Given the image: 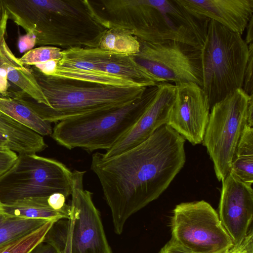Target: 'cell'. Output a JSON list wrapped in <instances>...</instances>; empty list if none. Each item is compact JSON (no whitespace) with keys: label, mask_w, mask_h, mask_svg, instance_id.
<instances>
[{"label":"cell","mask_w":253,"mask_h":253,"mask_svg":"<svg viewBox=\"0 0 253 253\" xmlns=\"http://www.w3.org/2000/svg\"><path fill=\"white\" fill-rule=\"evenodd\" d=\"M185 141L165 124L120 155H92L91 169L100 182L116 234L121 235L127 219L157 199L183 168Z\"/></svg>","instance_id":"6da1fadb"},{"label":"cell","mask_w":253,"mask_h":253,"mask_svg":"<svg viewBox=\"0 0 253 253\" xmlns=\"http://www.w3.org/2000/svg\"><path fill=\"white\" fill-rule=\"evenodd\" d=\"M31 66L48 103V107L37 103L35 109L43 120L50 123L126 105L140 99L148 87L80 86L45 75L36 67Z\"/></svg>","instance_id":"7a4b0ae2"},{"label":"cell","mask_w":253,"mask_h":253,"mask_svg":"<svg viewBox=\"0 0 253 253\" xmlns=\"http://www.w3.org/2000/svg\"><path fill=\"white\" fill-rule=\"evenodd\" d=\"M153 93V87H149L140 99L126 105L63 120L55 126L51 136L70 150L107 151L135 124L149 105Z\"/></svg>","instance_id":"3957f363"},{"label":"cell","mask_w":253,"mask_h":253,"mask_svg":"<svg viewBox=\"0 0 253 253\" xmlns=\"http://www.w3.org/2000/svg\"><path fill=\"white\" fill-rule=\"evenodd\" d=\"M200 50L202 88L211 109L229 94L242 88L249 46L241 35L210 20Z\"/></svg>","instance_id":"277c9868"},{"label":"cell","mask_w":253,"mask_h":253,"mask_svg":"<svg viewBox=\"0 0 253 253\" xmlns=\"http://www.w3.org/2000/svg\"><path fill=\"white\" fill-rule=\"evenodd\" d=\"M129 1L135 11V28L132 31L139 40L176 41L201 49L209 19L191 13L177 0Z\"/></svg>","instance_id":"5b68a950"},{"label":"cell","mask_w":253,"mask_h":253,"mask_svg":"<svg viewBox=\"0 0 253 253\" xmlns=\"http://www.w3.org/2000/svg\"><path fill=\"white\" fill-rule=\"evenodd\" d=\"M73 173L64 164L36 154H21L0 177V201L6 204L29 197L71 195Z\"/></svg>","instance_id":"8992f818"},{"label":"cell","mask_w":253,"mask_h":253,"mask_svg":"<svg viewBox=\"0 0 253 253\" xmlns=\"http://www.w3.org/2000/svg\"><path fill=\"white\" fill-rule=\"evenodd\" d=\"M250 99V95L239 88L210 110L203 142L219 181L230 171L233 155L247 123Z\"/></svg>","instance_id":"52a82bcc"},{"label":"cell","mask_w":253,"mask_h":253,"mask_svg":"<svg viewBox=\"0 0 253 253\" xmlns=\"http://www.w3.org/2000/svg\"><path fill=\"white\" fill-rule=\"evenodd\" d=\"M170 228L171 239L194 253H225L234 247L218 213L204 200L177 205Z\"/></svg>","instance_id":"ba28073f"},{"label":"cell","mask_w":253,"mask_h":253,"mask_svg":"<svg viewBox=\"0 0 253 253\" xmlns=\"http://www.w3.org/2000/svg\"><path fill=\"white\" fill-rule=\"evenodd\" d=\"M135 60L164 82H192L202 87V67L200 49L176 42H147L139 40Z\"/></svg>","instance_id":"9c48e42d"},{"label":"cell","mask_w":253,"mask_h":253,"mask_svg":"<svg viewBox=\"0 0 253 253\" xmlns=\"http://www.w3.org/2000/svg\"><path fill=\"white\" fill-rule=\"evenodd\" d=\"M70 208L71 253H112L93 193L84 189L85 171L74 170Z\"/></svg>","instance_id":"30bf717a"},{"label":"cell","mask_w":253,"mask_h":253,"mask_svg":"<svg viewBox=\"0 0 253 253\" xmlns=\"http://www.w3.org/2000/svg\"><path fill=\"white\" fill-rule=\"evenodd\" d=\"M175 85L174 100L167 125L193 145L203 142L210 106L202 88L192 83Z\"/></svg>","instance_id":"8fae6325"},{"label":"cell","mask_w":253,"mask_h":253,"mask_svg":"<svg viewBox=\"0 0 253 253\" xmlns=\"http://www.w3.org/2000/svg\"><path fill=\"white\" fill-rule=\"evenodd\" d=\"M9 19L35 38L36 45L55 44L54 20L58 15L69 16L72 7L58 0H4Z\"/></svg>","instance_id":"7c38bea8"},{"label":"cell","mask_w":253,"mask_h":253,"mask_svg":"<svg viewBox=\"0 0 253 253\" xmlns=\"http://www.w3.org/2000/svg\"><path fill=\"white\" fill-rule=\"evenodd\" d=\"M222 182L218 216L236 247L247 235L253 221V191L252 185L231 171Z\"/></svg>","instance_id":"4fadbf2b"},{"label":"cell","mask_w":253,"mask_h":253,"mask_svg":"<svg viewBox=\"0 0 253 253\" xmlns=\"http://www.w3.org/2000/svg\"><path fill=\"white\" fill-rule=\"evenodd\" d=\"M153 88L151 100L144 113L127 132L103 153L104 157H113L133 148L167 124L174 100L175 85L163 82L153 86Z\"/></svg>","instance_id":"5bb4252c"},{"label":"cell","mask_w":253,"mask_h":253,"mask_svg":"<svg viewBox=\"0 0 253 253\" xmlns=\"http://www.w3.org/2000/svg\"><path fill=\"white\" fill-rule=\"evenodd\" d=\"M64 51L92 63L97 70L123 77L148 87L164 82L138 64L133 55L97 47H72Z\"/></svg>","instance_id":"9a60e30c"},{"label":"cell","mask_w":253,"mask_h":253,"mask_svg":"<svg viewBox=\"0 0 253 253\" xmlns=\"http://www.w3.org/2000/svg\"><path fill=\"white\" fill-rule=\"evenodd\" d=\"M191 13L242 35L253 17V0H177Z\"/></svg>","instance_id":"2e32d148"},{"label":"cell","mask_w":253,"mask_h":253,"mask_svg":"<svg viewBox=\"0 0 253 253\" xmlns=\"http://www.w3.org/2000/svg\"><path fill=\"white\" fill-rule=\"evenodd\" d=\"M0 142L19 154H36L47 147L42 136L0 112Z\"/></svg>","instance_id":"e0dca14e"},{"label":"cell","mask_w":253,"mask_h":253,"mask_svg":"<svg viewBox=\"0 0 253 253\" xmlns=\"http://www.w3.org/2000/svg\"><path fill=\"white\" fill-rule=\"evenodd\" d=\"M0 68L7 73L9 82L37 103L45 107L48 103L30 69L23 65L11 50L5 38L0 44Z\"/></svg>","instance_id":"ac0fdd59"},{"label":"cell","mask_w":253,"mask_h":253,"mask_svg":"<svg viewBox=\"0 0 253 253\" xmlns=\"http://www.w3.org/2000/svg\"><path fill=\"white\" fill-rule=\"evenodd\" d=\"M12 97L0 95V112L22 123L42 136L51 135V123L43 120L34 109L23 93Z\"/></svg>","instance_id":"d6986e66"},{"label":"cell","mask_w":253,"mask_h":253,"mask_svg":"<svg viewBox=\"0 0 253 253\" xmlns=\"http://www.w3.org/2000/svg\"><path fill=\"white\" fill-rule=\"evenodd\" d=\"M48 197H29L2 204L1 212L9 216L26 219H41L55 222L68 219L65 214L49 206Z\"/></svg>","instance_id":"ffe728a7"},{"label":"cell","mask_w":253,"mask_h":253,"mask_svg":"<svg viewBox=\"0 0 253 253\" xmlns=\"http://www.w3.org/2000/svg\"><path fill=\"white\" fill-rule=\"evenodd\" d=\"M49 76L63 80L77 81L104 85L148 87L145 85L101 71L62 67L58 65V63L53 73Z\"/></svg>","instance_id":"44dd1931"},{"label":"cell","mask_w":253,"mask_h":253,"mask_svg":"<svg viewBox=\"0 0 253 253\" xmlns=\"http://www.w3.org/2000/svg\"><path fill=\"white\" fill-rule=\"evenodd\" d=\"M230 171L245 183H253V127L245 126L233 155Z\"/></svg>","instance_id":"7402d4cb"},{"label":"cell","mask_w":253,"mask_h":253,"mask_svg":"<svg viewBox=\"0 0 253 253\" xmlns=\"http://www.w3.org/2000/svg\"><path fill=\"white\" fill-rule=\"evenodd\" d=\"M132 30L112 28L99 37L96 47L116 53L134 55L140 50L139 40Z\"/></svg>","instance_id":"603a6c76"},{"label":"cell","mask_w":253,"mask_h":253,"mask_svg":"<svg viewBox=\"0 0 253 253\" xmlns=\"http://www.w3.org/2000/svg\"><path fill=\"white\" fill-rule=\"evenodd\" d=\"M47 221L14 217L0 212V245L31 232Z\"/></svg>","instance_id":"cb8c5ba5"},{"label":"cell","mask_w":253,"mask_h":253,"mask_svg":"<svg viewBox=\"0 0 253 253\" xmlns=\"http://www.w3.org/2000/svg\"><path fill=\"white\" fill-rule=\"evenodd\" d=\"M55 221H48L37 229L0 245V253H29L42 242Z\"/></svg>","instance_id":"d4e9b609"},{"label":"cell","mask_w":253,"mask_h":253,"mask_svg":"<svg viewBox=\"0 0 253 253\" xmlns=\"http://www.w3.org/2000/svg\"><path fill=\"white\" fill-rule=\"evenodd\" d=\"M62 50L53 46H41L32 49L19 58L23 65L35 66L50 61H59L62 57Z\"/></svg>","instance_id":"484cf974"},{"label":"cell","mask_w":253,"mask_h":253,"mask_svg":"<svg viewBox=\"0 0 253 253\" xmlns=\"http://www.w3.org/2000/svg\"><path fill=\"white\" fill-rule=\"evenodd\" d=\"M249 57L246 64L244 75L242 89L248 95L253 94V43L248 45Z\"/></svg>","instance_id":"4316f807"},{"label":"cell","mask_w":253,"mask_h":253,"mask_svg":"<svg viewBox=\"0 0 253 253\" xmlns=\"http://www.w3.org/2000/svg\"><path fill=\"white\" fill-rule=\"evenodd\" d=\"M17 158L15 152L6 148H0V177L11 169Z\"/></svg>","instance_id":"83f0119b"},{"label":"cell","mask_w":253,"mask_h":253,"mask_svg":"<svg viewBox=\"0 0 253 253\" xmlns=\"http://www.w3.org/2000/svg\"><path fill=\"white\" fill-rule=\"evenodd\" d=\"M233 253H253V232L252 228L241 243L234 247Z\"/></svg>","instance_id":"f1b7e54d"},{"label":"cell","mask_w":253,"mask_h":253,"mask_svg":"<svg viewBox=\"0 0 253 253\" xmlns=\"http://www.w3.org/2000/svg\"><path fill=\"white\" fill-rule=\"evenodd\" d=\"M8 19L9 15L4 1L0 0V44L5 38Z\"/></svg>","instance_id":"f546056e"},{"label":"cell","mask_w":253,"mask_h":253,"mask_svg":"<svg viewBox=\"0 0 253 253\" xmlns=\"http://www.w3.org/2000/svg\"><path fill=\"white\" fill-rule=\"evenodd\" d=\"M159 253H194L175 242L173 240L168 242L161 249Z\"/></svg>","instance_id":"4dcf8cb0"},{"label":"cell","mask_w":253,"mask_h":253,"mask_svg":"<svg viewBox=\"0 0 253 253\" xmlns=\"http://www.w3.org/2000/svg\"><path fill=\"white\" fill-rule=\"evenodd\" d=\"M18 47L21 52L31 50L36 45V39L34 36L29 34L20 36L18 40Z\"/></svg>","instance_id":"1f68e13d"},{"label":"cell","mask_w":253,"mask_h":253,"mask_svg":"<svg viewBox=\"0 0 253 253\" xmlns=\"http://www.w3.org/2000/svg\"><path fill=\"white\" fill-rule=\"evenodd\" d=\"M10 84L7 78L6 72L0 68V95L2 97H11L8 88Z\"/></svg>","instance_id":"d6a6232c"},{"label":"cell","mask_w":253,"mask_h":253,"mask_svg":"<svg viewBox=\"0 0 253 253\" xmlns=\"http://www.w3.org/2000/svg\"><path fill=\"white\" fill-rule=\"evenodd\" d=\"M29 253H59V252L52 245L42 242L36 246Z\"/></svg>","instance_id":"836d02e7"},{"label":"cell","mask_w":253,"mask_h":253,"mask_svg":"<svg viewBox=\"0 0 253 253\" xmlns=\"http://www.w3.org/2000/svg\"><path fill=\"white\" fill-rule=\"evenodd\" d=\"M253 17L251 18L247 26V34L245 39L246 43L249 45L253 43Z\"/></svg>","instance_id":"e575fe53"},{"label":"cell","mask_w":253,"mask_h":253,"mask_svg":"<svg viewBox=\"0 0 253 253\" xmlns=\"http://www.w3.org/2000/svg\"><path fill=\"white\" fill-rule=\"evenodd\" d=\"M247 124L253 127V94L250 95Z\"/></svg>","instance_id":"d590c367"},{"label":"cell","mask_w":253,"mask_h":253,"mask_svg":"<svg viewBox=\"0 0 253 253\" xmlns=\"http://www.w3.org/2000/svg\"><path fill=\"white\" fill-rule=\"evenodd\" d=\"M233 248H232L231 249L229 250L225 253H233Z\"/></svg>","instance_id":"8d00e7d4"},{"label":"cell","mask_w":253,"mask_h":253,"mask_svg":"<svg viewBox=\"0 0 253 253\" xmlns=\"http://www.w3.org/2000/svg\"><path fill=\"white\" fill-rule=\"evenodd\" d=\"M1 207H2V203L0 201V212H1Z\"/></svg>","instance_id":"74e56055"},{"label":"cell","mask_w":253,"mask_h":253,"mask_svg":"<svg viewBox=\"0 0 253 253\" xmlns=\"http://www.w3.org/2000/svg\"><path fill=\"white\" fill-rule=\"evenodd\" d=\"M0 148H5L4 145L0 142Z\"/></svg>","instance_id":"f35d334b"}]
</instances>
